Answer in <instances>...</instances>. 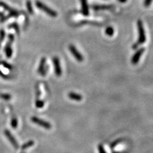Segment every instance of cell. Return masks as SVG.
<instances>
[{
  "label": "cell",
  "instance_id": "obj_24",
  "mask_svg": "<svg viewBox=\"0 0 153 153\" xmlns=\"http://www.w3.org/2000/svg\"><path fill=\"white\" fill-rule=\"evenodd\" d=\"M98 151H99V153H106V151H105L104 147L102 145L98 146Z\"/></svg>",
  "mask_w": 153,
  "mask_h": 153
},
{
  "label": "cell",
  "instance_id": "obj_3",
  "mask_svg": "<svg viewBox=\"0 0 153 153\" xmlns=\"http://www.w3.org/2000/svg\"><path fill=\"white\" fill-rule=\"evenodd\" d=\"M8 39V42L5 45V47H4V53H5L8 58H11L13 54L12 45L14 40H15V37H14L13 34H9Z\"/></svg>",
  "mask_w": 153,
  "mask_h": 153
},
{
  "label": "cell",
  "instance_id": "obj_4",
  "mask_svg": "<svg viewBox=\"0 0 153 153\" xmlns=\"http://www.w3.org/2000/svg\"><path fill=\"white\" fill-rule=\"evenodd\" d=\"M0 7H2L3 8H4L6 11H7L8 12V13H9L8 16L9 17L17 18L19 16V12L17 10L12 8L11 7H10L9 5H8V4L4 2L0 1Z\"/></svg>",
  "mask_w": 153,
  "mask_h": 153
},
{
  "label": "cell",
  "instance_id": "obj_27",
  "mask_svg": "<svg viewBox=\"0 0 153 153\" xmlns=\"http://www.w3.org/2000/svg\"><path fill=\"white\" fill-rule=\"evenodd\" d=\"M118 1L120 2V3H126L127 1V0H118Z\"/></svg>",
  "mask_w": 153,
  "mask_h": 153
},
{
  "label": "cell",
  "instance_id": "obj_12",
  "mask_svg": "<svg viewBox=\"0 0 153 153\" xmlns=\"http://www.w3.org/2000/svg\"><path fill=\"white\" fill-rule=\"evenodd\" d=\"M80 3L82 14L84 16H88L89 13L88 1L87 0H80Z\"/></svg>",
  "mask_w": 153,
  "mask_h": 153
},
{
  "label": "cell",
  "instance_id": "obj_19",
  "mask_svg": "<svg viewBox=\"0 0 153 153\" xmlns=\"http://www.w3.org/2000/svg\"><path fill=\"white\" fill-rule=\"evenodd\" d=\"M11 95L7 94V93H3L0 94V98H2L4 100H6V101H8V100H10L11 99Z\"/></svg>",
  "mask_w": 153,
  "mask_h": 153
},
{
  "label": "cell",
  "instance_id": "obj_21",
  "mask_svg": "<svg viewBox=\"0 0 153 153\" xmlns=\"http://www.w3.org/2000/svg\"><path fill=\"white\" fill-rule=\"evenodd\" d=\"M0 64H1L3 67H4V68H6L8 70H12L13 69V66L12 65H11L10 64L8 63L7 62H5V61H1V63H0Z\"/></svg>",
  "mask_w": 153,
  "mask_h": 153
},
{
  "label": "cell",
  "instance_id": "obj_11",
  "mask_svg": "<svg viewBox=\"0 0 153 153\" xmlns=\"http://www.w3.org/2000/svg\"><path fill=\"white\" fill-rule=\"evenodd\" d=\"M114 8L112 4H94L92 7V8L94 11L104 10H109Z\"/></svg>",
  "mask_w": 153,
  "mask_h": 153
},
{
  "label": "cell",
  "instance_id": "obj_26",
  "mask_svg": "<svg viewBox=\"0 0 153 153\" xmlns=\"http://www.w3.org/2000/svg\"><path fill=\"white\" fill-rule=\"evenodd\" d=\"M0 76H1V77H3V78H4V79H9V77H8V76H7V75H6L5 74H4L2 71H1V70H0Z\"/></svg>",
  "mask_w": 153,
  "mask_h": 153
},
{
  "label": "cell",
  "instance_id": "obj_28",
  "mask_svg": "<svg viewBox=\"0 0 153 153\" xmlns=\"http://www.w3.org/2000/svg\"><path fill=\"white\" fill-rule=\"evenodd\" d=\"M21 153H25V152H21Z\"/></svg>",
  "mask_w": 153,
  "mask_h": 153
},
{
  "label": "cell",
  "instance_id": "obj_18",
  "mask_svg": "<svg viewBox=\"0 0 153 153\" xmlns=\"http://www.w3.org/2000/svg\"><path fill=\"white\" fill-rule=\"evenodd\" d=\"M44 105H45V103H44V101H43V100H36L35 105H36V108H42L44 107Z\"/></svg>",
  "mask_w": 153,
  "mask_h": 153
},
{
  "label": "cell",
  "instance_id": "obj_7",
  "mask_svg": "<svg viewBox=\"0 0 153 153\" xmlns=\"http://www.w3.org/2000/svg\"><path fill=\"white\" fill-rule=\"evenodd\" d=\"M4 135H5L7 137V138H8V140H9V142L11 143V144L14 147V148H15V149H17L19 147V144H18V142L16 140V138L13 136V135L11 133V132L8 130H5L4 131Z\"/></svg>",
  "mask_w": 153,
  "mask_h": 153
},
{
  "label": "cell",
  "instance_id": "obj_15",
  "mask_svg": "<svg viewBox=\"0 0 153 153\" xmlns=\"http://www.w3.org/2000/svg\"><path fill=\"white\" fill-rule=\"evenodd\" d=\"M105 34H106L108 36H113L114 33V30L112 27H107L106 29H105Z\"/></svg>",
  "mask_w": 153,
  "mask_h": 153
},
{
  "label": "cell",
  "instance_id": "obj_2",
  "mask_svg": "<svg viewBox=\"0 0 153 153\" xmlns=\"http://www.w3.org/2000/svg\"><path fill=\"white\" fill-rule=\"evenodd\" d=\"M35 4L38 9H40V10L46 13L49 16L51 17H56L57 16V13L56 11H54L53 9L51 8L44 3L38 1V0L36 1Z\"/></svg>",
  "mask_w": 153,
  "mask_h": 153
},
{
  "label": "cell",
  "instance_id": "obj_5",
  "mask_svg": "<svg viewBox=\"0 0 153 153\" xmlns=\"http://www.w3.org/2000/svg\"><path fill=\"white\" fill-rule=\"evenodd\" d=\"M31 121L33 123L37 124L38 126L43 127L44 128L46 129V130H51L52 128V125L49 122L45 121L44 120H43V119H41L37 117H35V116L32 117Z\"/></svg>",
  "mask_w": 153,
  "mask_h": 153
},
{
  "label": "cell",
  "instance_id": "obj_6",
  "mask_svg": "<svg viewBox=\"0 0 153 153\" xmlns=\"http://www.w3.org/2000/svg\"><path fill=\"white\" fill-rule=\"evenodd\" d=\"M68 48H69V50H70L71 53L73 54L74 57L79 62H82L84 61V57H83L82 54H81L80 53L79 51L77 50V49H76V48L74 45L70 44L69 45Z\"/></svg>",
  "mask_w": 153,
  "mask_h": 153
},
{
  "label": "cell",
  "instance_id": "obj_14",
  "mask_svg": "<svg viewBox=\"0 0 153 153\" xmlns=\"http://www.w3.org/2000/svg\"><path fill=\"white\" fill-rule=\"evenodd\" d=\"M35 144V142L33 140H30L27 142L26 143H24V144L21 147V149L22 150H25V149H28V148H30L31 147H32L33 146H34Z\"/></svg>",
  "mask_w": 153,
  "mask_h": 153
},
{
  "label": "cell",
  "instance_id": "obj_25",
  "mask_svg": "<svg viewBox=\"0 0 153 153\" xmlns=\"http://www.w3.org/2000/svg\"><path fill=\"white\" fill-rule=\"evenodd\" d=\"M152 0H145V1H144L145 6L149 7L151 4V3H152Z\"/></svg>",
  "mask_w": 153,
  "mask_h": 153
},
{
  "label": "cell",
  "instance_id": "obj_13",
  "mask_svg": "<svg viewBox=\"0 0 153 153\" xmlns=\"http://www.w3.org/2000/svg\"><path fill=\"white\" fill-rule=\"evenodd\" d=\"M68 98L70 100H74V101H76V102H80L83 98L82 95H80L78 93H74V92H70V93H68Z\"/></svg>",
  "mask_w": 153,
  "mask_h": 153
},
{
  "label": "cell",
  "instance_id": "obj_9",
  "mask_svg": "<svg viewBox=\"0 0 153 153\" xmlns=\"http://www.w3.org/2000/svg\"><path fill=\"white\" fill-rule=\"evenodd\" d=\"M46 61L47 60L45 57H42L40 60L39 66H38V73L43 76H44L47 74V68L45 66Z\"/></svg>",
  "mask_w": 153,
  "mask_h": 153
},
{
  "label": "cell",
  "instance_id": "obj_8",
  "mask_svg": "<svg viewBox=\"0 0 153 153\" xmlns=\"http://www.w3.org/2000/svg\"><path fill=\"white\" fill-rule=\"evenodd\" d=\"M52 61H53V64H54V68L55 74L57 76H60L62 75V68L61 67L59 59L57 57H53Z\"/></svg>",
  "mask_w": 153,
  "mask_h": 153
},
{
  "label": "cell",
  "instance_id": "obj_20",
  "mask_svg": "<svg viewBox=\"0 0 153 153\" xmlns=\"http://www.w3.org/2000/svg\"><path fill=\"white\" fill-rule=\"evenodd\" d=\"M11 126L13 129H16L18 126V121L16 117H13L11 120Z\"/></svg>",
  "mask_w": 153,
  "mask_h": 153
},
{
  "label": "cell",
  "instance_id": "obj_23",
  "mask_svg": "<svg viewBox=\"0 0 153 153\" xmlns=\"http://www.w3.org/2000/svg\"><path fill=\"white\" fill-rule=\"evenodd\" d=\"M8 17H9V16H5L4 15V13L3 12H0V21H1V22H5Z\"/></svg>",
  "mask_w": 153,
  "mask_h": 153
},
{
  "label": "cell",
  "instance_id": "obj_1",
  "mask_svg": "<svg viewBox=\"0 0 153 153\" xmlns=\"http://www.w3.org/2000/svg\"><path fill=\"white\" fill-rule=\"evenodd\" d=\"M137 27H138V39L135 43V44L133 45L132 47L133 49H137V48L141 44H144L146 41V33L144 30V27L143 26V23L140 20H138L137 21Z\"/></svg>",
  "mask_w": 153,
  "mask_h": 153
},
{
  "label": "cell",
  "instance_id": "obj_17",
  "mask_svg": "<svg viewBox=\"0 0 153 153\" xmlns=\"http://www.w3.org/2000/svg\"><path fill=\"white\" fill-rule=\"evenodd\" d=\"M26 7L28 12L30 14H33V8L32 7V4L30 0H27L26 1Z\"/></svg>",
  "mask_w": 153,
  "mask_h": 153
},
{
  "label": "cell",
  "instance_id": "obj_22",
  "mask_svg": "<svg viewBox=\"0 0 153 153\" xmlns=\"http://www.w3.org/2000/svg\"><path fill=\"white\" fill-rule=\"evenodd\" d=\"M4 37H5V32L4 30H1L0 31V47H1L2 42L4 40Z\"/></svg>",
  "mask_w": 153,
  "mask_h": 153
},
{
  "label": "cell",
  "instance_id": "obj_10",
  "mask_svg": "<svg viewBox=\"0 0 153 153\" xmlns=\"http://www.w3.org/2000/svg\"><path fill=\"white\" fill-rule=\"evenodd\" d=\"M145 49L144 48H141V49H138L132 57L131 62L133 65H137L138 62H139V60L141 57L142 54L144 52Z\"/></svg>",
  "mask_w": 153,
  "mask_h": 153
},
{
  "label": "cell",
  "instance_id": "obj_16",
  "mask_svg": "<svg viewBox=\"0 0 153 153\" xmlns=\"http://www.w3.org/2000/svg\"><path fill=\"white\" fill-rule=\"evenodd\" d=\"M8 27L14 29V30H15V31H16V32L17 33L18 35L19 34V33H20V29H19V26H18L17 23H16V22H13V23L11 24V25H10Z\"/></svg>",
  "mask_w": 153,
  "mask_h": 153
}]
</instances>
